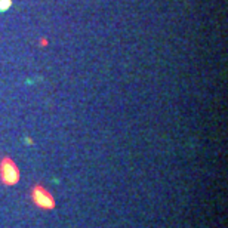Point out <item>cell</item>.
<instances>
[{"label": "cell", "mask_w": 228, "mask_h": 228, "mask_svg": "<svg viewBox=\"0 0 228 228\" xmlns=\"http://www.w3.org/2000/svg\"><path fill=\"white\" fill-rule=\"evenodd\" d=\"M30 199H31V203L40 211H53L57 207V201L53 199V196L40 184H36L31 188Z\"/></svg>", "instance_id": "obj_1"}, {"label": "cell", "mask_w": 228, "mask_h": 228, "mask_svg": "<svg viewBox=\"0 0 228 228\" xmlns=\"http://www.w3.org/2000/svg\"><path fill=\"white\" fill-rule=\"evenodd\" d=\"M19 178H21L19 169L11 157H3L0 160V181L3 185L12 187V185L18 184Z\"/></svg>", "instance_id": "obj_2"}, {"label": "cell", "mask_w": 228, "mask_h": 228, "mask_svg": "<svg viewBox=\"0 0 228 228\" xmlns=\"http://www.w3.org/2000/svg\"><path fill=\"white\" fill-rule=\"evenodd\" d=\"M7 6H11V0H0V11H5Z\"/></svg>", "instance_id": "obj_3"}]
</instances>
